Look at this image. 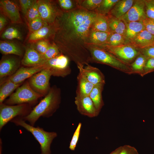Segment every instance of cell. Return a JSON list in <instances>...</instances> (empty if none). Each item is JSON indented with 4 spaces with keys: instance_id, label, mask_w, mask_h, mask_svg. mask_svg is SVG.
<instances>
[{
    "instance_id": "43",
    "label": "cell",
    "mask_w": 154,
    "mask_h": 154,
    "mask_svg": "<svg viewBox=\"0 0 154 154\" xmlns=\"http://www.w3.org/2000/svg\"><path fill=\"white\" fill-rule=\"evenodd\" d=\"M143 22L145 29L154 35V19L147 18Z\"/></svg>"
},
{
    "instance_id": "44",
    "label": "cell",
    "mask_w": 154,
    "mask_h": 154,
    "mask_svg": "<svg viewBox=\"0 0 154 154\" xmlns=\"http://www.w3.org/2000/svg\"><path fill=\"white\" fill-rule=\"evenodd\" d=\"M118 154H139L137 149L129 145L122 146V149Z\"/></svg>"
},
{
    "instance_id": "33",
    "label": "cell",
    "mask_w": 154,
    "mask_h": 154,
    "mask_svg": "<svg viewBox=\"0 0 154 154\" xmlns=\"http://www.w3.org/2000/svg\"><path fill=\"white\" fill-rule=\"evenodd\" d=\"M46 25L48 24L44 22L40 17L31 21L27 23L29 33L37 31Z\"/></svg>"
},
{
    "instance_id": "34",
    "label": "cell",
    "mask_w": 154,
    "mask_h": 154,
    "mask_svg": "<svg viewBox=\"0 0 154 154\" xmlns=\"http://www.w3.org/2000/svg\"><path fill=\"white\" fill-rule=\"evenodd\" d=\"M102 0H85L78 1L79 7L85 10L92 11L95 10L100 5Z\"/></svg>"
},
{
    "instance_id": "41",
    "label": "cell",
    "mask_w": 154,
    "mask_h": 154,
    "mask_svg": "<svg viewBox=\"0 0 154 154\" xmlns=\"http://www.w3.org/2000/svg\"><path fill=\"white\" fill-rule=\"evenodd\" d=\"M58 2L61 8L66 11H69L75 9L74 8V3L73 1L59 0Z\"/></svg>"
},
{
    "instance_id": "23",
    "label": "cell",
    "mask_w": 154,
    "mask_h": 154,
    "mask_svg": "<svg viewBox=\"0 0 154 154\" xmlns=\"http://www.w3.org/2000/svg\"><path fill=\"white\" fill-rule=\"evenodd\" d=\"M22 84H17L11 80L6 79L0 83V104L3 103L5 99L10 96L13 92L20 86Z\"/></svg>"
},
{
    "instance_id": "16",
    "label": "cell",
    "mask_w": 154,
    "mask_h": 154,
    "mask_svg": "<svg viewBox=\"0 0 154 154\" xmlns=\"http://www.w3.org/2000/svg\"><path fill=\"white\" fill-rule=\"evenodd\" d=\"M45 68V67L44 65L33 67L22 66L7 79L16 84H22L26 79L30 78Z\"/></svg>"
},
{
    "instance_id": "20",
    "label": "cell",
    "mask_w": 154,
    "mask_h": 154,
    "mask_svg": "<svg viewBox=\"0 0 154 154\" xmlns=\"http://www.w3.org/2000/svg\"><path fill=\"white\" fill-rule=\"evenodd\" d=\"M135 0H119L108 14L119 19L124 15L132 6Z\"/></svg>"
},
{
    "instance_id": "6",
    "label": "cell",
    "mask_w": 154,
    "mask_h": 154,
    "mask_svg": "<svg viewBox=\"0 0 154 154\" xmlns=\"http://www.w3.org/2000/svg\"><path fill=\"white\" fill-rule=\"evenodd\" d=\"M32 110L31 105L25 104L9 105L2 103L0 104V130L9 121L17 117H24Z\"/></svg>"
},
{
    "instance_id": "31",
    "label": "cell",
    "mask_w": 154,
    "mask_h": 154,
    "mask_svg": "<svg viewBox=\"0 0 154 154\" xmlns=\"http://www.w3.org/2000/svg\"><path fill=\"white\" fill-rule=\"evenodd\" d=\"M119 0H102L99 6L94 11L103 15L108 14Z\"/></svg>"
},
{
    "instance_id": "9",
    "label": "cell",
    "mask_w": 154,
    "mask_h": 154,
    "mask_svg": "<svg viewBox=\"0 0 154 154\" xmlns=\"http://www.w3.org/2000/svg\"><path fill=\"white\" fill-rule=\"evenodd\" d=\"M51 76L48 68H45L29 78L28 82L35 91L45 96L50 88V80Z\"/></svg>"
},
{
    "instance_id": "2",
    "label": "cell",
    "mask_w": 154,
    "mask_h": 154,
    "mask_svg": "<svg viewBox=\"0 0 154 154\" xmlns=\"http://www.w3.org/2000/svg\"><path fill=\"white\" fill-rule=\"evenodd\" d=\"M61 102L60 89L56 86H53L30 113L22 118L29 122V124L34 126L40 117L49 118L52 116L59 108Z\"/></svg>"
},
{
    "instance_id": "27",
    "label": "cell",
    "mask_w": 154,
    "mask_h": 154,
    "mask_svg": "<svg viewBox=\"0 0 154 154\" xmlns=\"http://www.w3.org/2000/svg\"><path fill=\"white\" fill-rule=\"evenodd\" d=\"M110 33L91 31L89 36L88 44L97 46H102L106 42Z\"/></svg>"
},
{
    "instance_id": "29",
    "label": "cell",
    "mask_w": 154,
    "mask_h": 154,
    "mask_svg": "<svg viewBox=\"0 0 154 154\" xmlns=\"http://www.w3.org/2000/svg\"><path fill=\"white\" fill-rule=\"evenodd\" d=\"M147 59L140 53L130 65L132 74H137L142 76Z\"/></svg>"
},
{
    "instance_id": "21",
    "label": "cell",
    "mask_w": 154,
    "mask_h": 154,
    "mask_svg": "<svg viewBox=\"0 0 154 154\" xmlns=\"http://www.w3.org/2000/svg\"><path fill=\"white\" fill-rule=\"evenodd\" d=\"M104 84H100L95 85L89 95L98 115L104 105L102 93Z\"/></svg>"
},
{
    "instance_id": "13",
    "label": "cell",
    "mask_w": 154,
    "mask_h": 154,
    "mask_svg": "<svg viewBox=\"0 0 154 154\" xmlns=\"http://www.w3.org/2000/svg\"><path fill=\"white\" fill-rule=\"evenodd\" d=\"M0 9L1 13L9 19L11 23H22L19 7L13 1L9 0H0Z\"/></svg>"
},
{
    "instance_id": "19",
    "label": "cell",
    "mask_w": 154,
    "mask_h": 154,
    "mask_svg": "<svg viewBox=\"0 0 154 154\" xmlns=\"http://www.w3.org/2000/svg\"><path fill=\"white\" fill-rule=\"evenodd\" d=\"M54 31V24L45 25L37 31L29 33L27 38L28 41L32 44L42 40H48V38H51Z\"/></svg>"
},
{
    "instance_id": "8",
    "label": "cell",
    "mask_w": 154,
    "mask_h": 154,
    "mask_svg": "<svg viewBox=\"0 0 154 154\" xmlns=\"http://www.w3.org/2000/svg\"><path fill=\"white\" fill-rule=\"evenodd\" d=\"M69 60L62 53L58 56L47 60L43 65L48 68L51 76L64 77L70 74L71 69L69 65Z\"/></svg>"
},
{
    "instance_id": "48",
    "label": "cell",
    "mask_w": 154,
    "mask_h": 154,
    "mask_svg": "<svg viewBox=\"0 0 154 154\" xmlns=\"http://www.w3.org/2000/svg\"><path fill=\"white\" fill-rule=\"evenodd\" d=\"M2 141H0V154H2Z\"/></svg>"
},
{
    "instance_id": "18",
    "label": "cell",
    "mask_w": 154,
    "mask_h": 154,
    "mask_svg": "<svg viewBox=\"0 0 154 154\" xmlns=\"http://www.w3.org/2000/svg\"><path fill=\"white\" fill-rule=\"evenodd\" d=\"M154 40V35L145 29L136 35L129 42L137 49L142 48L151 46Z\"/></svg>"
},
{
    "instance_id": "22",
    "label": "cell",
    "mask_w": 154,
    "mask_h": 154,
    "mask_svg": "<svg viewBox=\"0 0 154 154\" xmlns=\"http://www.w3.org/2000/svg\"><path fill=\"white\" fill-rule=\"evenodd\" d=\"M77 80L76 96H89L94 86L79 72L77 76Z\"/></svg>"
},
{
    "instance_id": "39",
    "label": "cell",
    "mask_w": 154,
    "mask_h": 154,
    "mask_svg": "<svg viewBox=\"0 0 154 154\" xmlns=\"http://www.w3.org/2000/svg\"><path fill=\"white\" fill-rule=\"evenodd\" d=\"M147 18L154 19V0H145Z\"/></svg>"
},
{
    "instance_id": "11",
    "label": "cell",
    "mask_w": 154,
    "mask_h": 154,
    "mask_svg": "<svg viewBox=\"0 0 154 154\" xmlns=\"http://www.w3.org/2000/svg\"><path fill=\"white\" fill-rule=\"evenodd\" d=\"M147 18L145 0H135L129 10L119 19L126 23L131 22L143 21Z\"/></svg>"
},
{
    "instance_id": "38",
    "label": "cell",
    "mask_w": 154,
    "mask_h": 154,
    "mask_svg": "<svg viewBox=\"0 0 154 154\" xmlns=\"http://www.w3.org/2000/svg\"><path fill=\"white\" fill-rule=\"evenodd\" d=\"M82 126V123L80 122L77 125L70 141L69 148L72 151H74L76 147L79 139Z\"/></svg>"
},
{
    "instance_id": "36",
    "label": "cell",
    "mask_w": 154,
    "mask_h": 154,
    "mask_svg": "<svg viewBox=\"0 0 154 154\" xmlns=\"http://www.w3.org/2000/svg\"><path fill=\"white\" fill-rule=\"evenodd\" d=\"M61 54L57 46L53 43L50 44L45 53L42 56L46 61L54 58Z\"/></svg>"
},
{
    "instance_id": "47",
    "label": "cell",
    "mask_w": 154,
    "mask_h": 154,
    "mask_svg": "<svg viewBox=\"0 0 154 154\" xmlns=\"http://www.w3.org/2000/svg\"><path fill=\"white\" fill-rule=\"evenodd\" d=\"M122 147V146L119 147L111 152L109 154H118L121 150Z\"/></svg>"
},
{
    "instance_id": "24",
    "label": "cell",
    "mask_w": 154,
    "mask_h": 154,
    "mask_svg": "<svg viewBox=\"0 0 154 154\" xmlns=\"http://www.w3.org/2000/svg\"><path fill=\"white\" fill-rule=\"evenodd\" d=\"M125 24L126 30L125 37L129 44L136 35L145 29L143 21L131 22Z\"/></svg>"
},
{
    "instance_id": "5",
    "label": "cell",
    "mask_w": 154,
    "mask_h": 154,
    "mask_svg": "<svg viewBox=\"0 0 154 154\" xmlns=\"http://www.w3.org/2000/svg\"><path fill=\"white\" fill-rule=\"evenodd\" d=\"M43 96L35 91L31 87L28 81H27L18 87L15 92L5 101L4 103L9 105L25 104L31 105Z\"/></svg>"
},
{
    "instance_id": "10",
    "label": "cell",
    "mask_w": 154,
    "mask_h": 154,
    "mask_svg": "<svg viewBox=\"0 0 154 154\" xmlns=\"http://www.w3.org/2000/svg\"><path fill=\"white\" fill-rule=\"evenodd\" d=\"M37 3L40 17L48 24H53L60 10L50 1L37 0Z\"/></svg>"
},
{
    "instance_id": "40",
    "label": "cell",
    "mask_w": 154,
    "mask_h": 154,
    "mask_svg": "<svg viewBox=\"0 0 154 154\" xmlns=\"http://www.w3.org/2000/svg\"><path fill=\"white\" fill-rule=\"evenodd\" d=\"M137 49L141 54L147 59L154 58V46H150L143 48Z\"/></svg>"
},
{
    "instance_id": "26",
    "label": "cell",
    "mask_w": 154,
    "mask_h": 154,
    "mask_svg": "<svg viewBox=\"0 0 154 154\" xmlns=\"http://www.w3.org/2000/svg\"><path fill=\"white\" fill-rule=\"evenodd\" d=\"M110 33H117L125 36L126 30L125 23L119 19L108 14L106 15Z\"/></svg>"
},
{
    "instance_id": "14",
    "label": "cell",
    "mask_w": 154,
    "mask_h": 154,
    "mask_svg": "<svg viewBox=\"0 0 154 154\" xmlns=\"http://www.w3.org/2000/svg\"><path fill=\"white\" fill-rule=\"evenodd\" d=\"M74 103L77 110L80 114L91 118L98 116L93 102L89 96H76Z\"/></svg>"
},
{
    "instance_id": "32",
    "label": "cell",
    "mask_w": 154,
    "mask_h": 154,
    "mask_svg": "<svg viewBox=\"0 0 154 154\" xmlns=\"http://www.w3.org/2000/svg\"><path fill=\"white\" fill-rule=\"evenodd\" d=\"M2 38L8 40L17 39L21 40L22 36L21 33L16 28L11 27L7 29L1 35Z\"/></svg>"
},
{
    "instance_id": "12",
    "label": "cell",
    "mask_w": 154,
    "mask_h": 154,
    "mask_svg": "<svg viewBox=\"0 0 154 154\" xmlns=\"http://www.w3.org/2000/svg\"><path fill=\"white\" fill-rule=\"evenodd\" d=\"M86 65L84 67V65L81 64L77 65L79 73L94 86L100 84H105L104 76L98 68L89 64Z\"/></svg>"
},
{
    "instance_id": "37",
    "label": "cell",
    "mask_w": 154,
    "mask_h": 154,
    "mask_svg": "<svg viewBox=\"0 0 154 154\" xmlns=\"http://www.w3.org/2000/svg\"><path fill=\"white\" fill-rule=\"evenodd\" d=\"M27 23L40 17L38 10L37 0L34 5L28 11L25 15Z\"/></svg>"
},
{
    "instance_id": "45",
    "label": "cell",
    "mask_w": 154,
    "mask_h": 154,
    "mask_svg": "<svg viewBox=\"0 0 154 154\" xmlns=\"http://www.w3.org/2000/svg\"><path fill=\"white\" fill-rule=\"evenodd\" d=\"M19 2L21 11L25 15L29 9L28 0H20Z\"/></svg>"
},
{
    "instance_id": "15",
    "label": "cell",
    "mask_w": 154,
    "mask_h": 154,
    "mask_svg": "<svg viewBox=\"0 0 154 154\" xmlns=\"http://www.w3.org/2000/svg\"><path fill=\"white\" fill-rule=\"evenodd\" d=\"M20 61L15 57L7 56L2 58L0 62V81L14 74L20 68Z\"/></svg>"
},
{
    "instance_id": "42",
    "label": "cell",
    "mask_w": 154,
    "mask_h": 154,
    "mask_svg": "<svg viewBox=\"0 0 154 154\" xmlns=\"http://www.w3.org/2000/svg\"><path fill=\"white\" fill-rule=\"evenodd\" d=\"M154 71V58L148 59L142 77Z\"/></svg>"
},
{
    "instance_id": "25",
    "label": "cell",
    "mask_w": 154,
    "mask_h": 154,
    "mask_svg": "<svg viewBox=\"0 0 154 154\" xmlns=\"http://www.w3.org/2000/svg\"><path fill=\"white\" fill-rule=\"evenodd\" d=\"M0 50L5 55L12 54L21 56L23 54L22 49L18 45L7 41L0 40Z\"/></svg>"
},
{
    "instance_id": "35",
    "label": "cell",
    "mask_w": 154,
    "mask_h": 154,
    "mask_svg": "<svg viewBox=\"0 0 154 154\" xmlns=\"http://www.w3.org/2000/svg\"><path fill=\"white\" fill-rule=\"evenodd\" d=\"M32 44L31 46L42 55L44 54L50 44L49 41L46 39L40 40Z\"/></svg>"
},
{
    "instance_id": "17",
    "label": "cell",
    "mask_w": 154,
    "mask_h": 154,
    "mask_svg": "<svg viewBox=\"0 0 154 154\" xmlns=\"http://www.w3.org/2000/svg\"><path fill=\"white\" fill-rule=\"evenodd\" d=\"M46 61L42 55L30 46L26 48L21 63L25 67H33L43 65Z\"/></svg>"
},
{
    "instance_id": "30",
    "label": "cell",
    "mask_w": 154,
    "mask_h": 154,
    "mask_svg": "<svg viewBox=\"0 0 154 154\" xmlns=\"http://www.w3.org/2000/svg\"><path fill=\"white\" fill-rule=\"evenodd\" d=\"M129 44L125 37L115 33H110L108 38L103 45L101 46H116Z\"/></svg>"
},
{
    "instance_id": "28",
    "label": "cell",
    "mask_w": 154,
    "mask_h": 154,
    "mask_svg": "<svg viewBox=\"0 0 154 154\" xmlns=\"http://www.w3.org/2000/svg\"><path fill=\"white\" fill-rule=\"evenodd\" d=\"M91 31L110 33L106 15L98 13L93 24Z\"/></svg>"
},
{
    "instance_id": "46",
    "label": "cell",
    "mask_w": 154,
    "mask_h": 154,
    "mask_svg": "<svg viewBox=\"0 0 154 154\" xmlns=\"http://www.w3.org/2000/svg\"><path fill=\"white\" fill-rule=\"evenodd\" d=\"M7 22L6 17L1 13L0 15V31L1 32L5 27Z\"/></svg>"
},
{
    "instance_id": "7",
    "label": "cell",
    "mask_w": 154,
    "mask_h": 154,
    "mask_svg": "<svg viewBox=\"0 0 154 154\" xmlns=\"http://www.w3.org/2000/svg\"><path fill=\"white\" fill-rule=\"evenodd\" d=\"M99 47L129 66L140 53L137 49L129 44L116 46Z\"/></svg>"
},
{
    "instance_id": "3",
    "label": "cell",
    "mask_w": 154,
    "mask_h": 154,
    "mask_svg": "<svg viewBox=\"0 0 154 154\" xmlns=\"http://www.w3.org/2000/svg\"><path fill=\"white\" fill-rule=\"evenodd\" d=\"M11 121L32 133L40 145L41 154H51L50 147L53 140L57 136L56 132H48L39 126L35 127L26 123L22 117H20L13 118Z\"/></svg>"
},
{
    "instance_id": "4",
    "label": "cell",
    "mask_w": 154,
    "mask_h": 154,
    "mask_svg": "<svg viewBox=\"0 0 154 154\" xmlns=\"http://www.w3.org/2000/svg\"><path fill=\"white\" fill-rule=\"evenodd\" d=\"M87 48L91 55V62L106 64L127 74H132L129 65L103 49L91 44H88Z\"/></svg>"
},
{
    "instance_id": "49",
    "label": "cell",
    "mask_w": 154,
    "mask_h": 154,
    "mask_svg": "<svg viewBox=\"0 0 154 154\" xmlns=\"http://www.w3.org/2000/svg\"><path fill=\"white\" fill-rule=\"evenodd\" d=\"M151 46H154V40L153 41V42L152 44V45Z\"/></svg>"
},
{
    "instance_id": "1",
    "label": "cell",
    "mask_w": 154,
    "mask_h": 154,
    "mask_svg": "<svg viewBox=\"0 0 154 154\" xmlns=\"http://www.w3.org/2000/svg\"><path fill=\"white\" fill-rule=\"evenodd\" d=\"M98 13L80 7L60 10L54 23L51 38L61 53L76 64L87 65L91 56L87 47L93 24Z\"/></svg>"
}]
</instances>
